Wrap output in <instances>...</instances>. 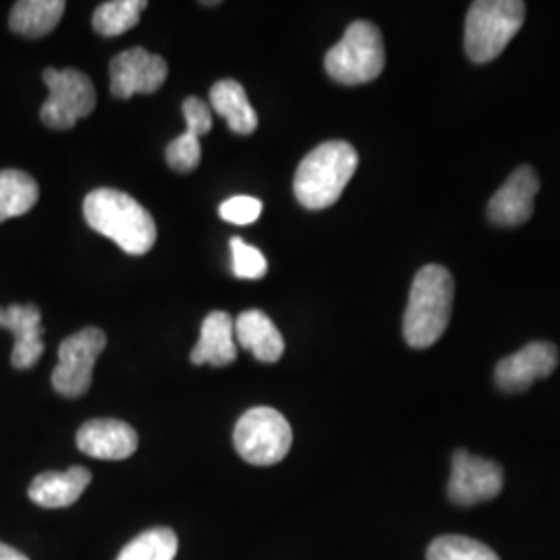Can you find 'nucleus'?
Instances as JSON below:
<instances>
[{"label": "nucleus", "instance_id": "1", "mask_svg": "<svg viewBox=\"0 0 560 560\" xmlns=\"http://www.w3.org/2000/svg\"><path fill=\"white\" fill-rule=\"evenodd\" d=\"M88 224L104 237L115 241L129 256H143L156 243V224L152 214L119 189H94L83 201Z\"/></svg>", "mask_w": 560, "mask_h": 560}, {"label": "nucleus", "instance_id": "2", "mask_svg": "<svg viewBox=\"0 0 560 560\" xmlns=\"http://www.w3.org/2000/svg\"><path fill=\"white\" fill-rule=\"evenodd\" d=\"M455 300V280L451 272L439 266L428 264L416 275L409 303L402 318V335L409 347L428 349L448 328Z\"/></svg>", "mask_w": 560, "mask_h": 560}, {"label": "nucleus", "instance_id": "3", "mask_svg": "<svg viewBox=\"0 0 560 560\" xmlns=\"http://www.w3.org/2000/svg\"><path fill=\"white\" fill-rule=\"evenodd\" d=\"M358 152L347 141H324L314 148L295 173L293 191L307 210H324L339 201L358 171Z\"/></svg>", "mask_w": 560, "mask_h": 560}, {"label": "nucleus", "instance_id": "4", "mask_svg": "<svg viewBox=\"0 0 560 560\" xmlns=\"http://www.w3.org/2000/svg\"><path fill=\"white\" fill-rule=\"evenodd\" d=\"M525 21L521 0H478L469 7L465 21V52L483 65L499 59Z\"/></svg>", "mask_w": 560, "mask_h": 560}, {"label": "nucleus", "instance_id": "5", "mask_svg": "<svg viewBox=\"0 0 560 560\" xmlns=\"http://www.w3.org/2000/svg\"><path fill=\"white\" fill-rule=\"evenodd\" d=\"M384 42L381 30L370 21H353L345 36L324 57L326 73L342 85L374 81L384 71Z\"/></svg>", "mask_w": 560, "mask_h": 560}, {"label": "nucleus", "instance_id": "6", "mask_svg": "<svg viewBox=\"0 0 560 560\" xmlns=\"http://www.w3.org/2000/svg\"><path fill=\"white\" fill-rule=\"evenodd\" d=\"M235 448L252 465H275L289 455L293 430L284 416L272 407H254L235 425Z\"/></svg>", "mask_w": 560, "mask_h": 560}, {"label": "nucleus", "instance_id": "7", "mask_svg": "<svg viewBox=\"0 0 560 560\" xmlns=\"http://www.w3.org/2000/svg\"><path fill=\"white\" fill-rule=\"evenodd\" d=\"M44 83L48 85V98L42 104L40 119L50 129H71L96 108V90L81 71L46 69Z\"/></svg>", "mask_w": 560, "mask_h": 560}, {"label": "nucleus", "instance_id": "8", "mask_svg": "<svg viewBox=\"0 0 560 560\" xmlns=\"http://www.w3.org/2000/svg\"><path fill=\"white\" fill-rule=\"evenodd\" d=\"M104 347L106 335L96 326L83 328L69 339L62 340L59 347V365L52 372L55 390L67 399L83 397L92 386L94 365Z\"/></svg>", "mask_w": 560, "mask_h": 560}, {"label": "nucleus", "instance_id": "9", "mask_svg": "<svg viewBox=\"0 0 560 560\" xmlns=\"http://www.w3.org/2000/svg\"><path fill=\"white\" fill-rule=\"evenodd\" d=\"M502 469L499 463L474 457L467 451L453 455V471L448 481V499L459 506L492 501L501 494Z\"/></svg>", "mask_w": 560, "mask_h": 560}, {"label": "nucleus", "instance_id": "10", "mask_svg": "<svg viewBox=\"0 0 560 560\" xmlns=\"http://www.w3.org/2000/svg\"><path fill=\"white\" fill-rule=\"evenodd\" d=\"M166 75V60L140 46L129 48L110 60V90L120 101H127L133 94L159 92Z\"/></svg>", "mask_w": 560, "mask_h": 560}, {"label": "nucleus", "instance_id": "11", "mask_svg": "<svg viewBox=\"0 0 560 560\" xmlns=\"http://www.w3.org/2000/svg\"><path fill=\"white\" fill-rule=\"evenodd\" d=\"M559 365V349L548 340H534L517 353L499 361L494 381L504 393H523L536 381L548 378Z\"/></svg>", "mask_w": 560, "mask_h": 560}, {"label": "nucleus", "instance_id": "12", "mask_svg": "<svg viewBox=\"0 0 560 560\" xmlns=\"http://www.w3.org/2000/svg\"><path fill=\"white\" fill-rule=\"evenodd\" d=\"M540 191L538 173L520 166L488 201V219L499 226H520L532 219L534 200Z\"/></svg>", "mask_w": 560, "mask_h": 560}, {"label": "nucleus", "instance_id": "13", "mask_svg": "<svg viewBox=\"0 0 560 560\" xmlns=\"http://www.w3.org/2000/svg\"><path fill=\"white\" fill-rule=\"evenodd\" d=\"M0 328L15 337L11 363L15 370H30L44 353L42 312L36 305H9L0 307Z\"/></svg>", "mask_w": 560, "mask_h": 560}, {"label": "nucleus", "instance_id": "14", "mask_svg": "<svg viewBox=\"0 0 560 560\" xmlns=\"http://www.w3.org/2000/svg\"><path fill=\"white\" fill-rule=\"evenodd\" d=\"M81 453L102 460H122L138 451V432L119 420H92L78 432Z\"/></svg>", "mask_w": 560, "mask_h": 560}, {"label": "nucleus", "instance_id": "15", "mask_svg": "<svg viewBox=\"0 0 560 560\" xmlns=\"http://www.w3.org/2000/svg\"><path fill=\"white\" fill-rule=\"evenodd\" d=\"M237 360L235 322L226 312H212L201 324V335L196 349L191 351V363L196 365H231Z\"/></svg>", "mask_w": 560, "mask_h": 560}, {"label": "nucleus", "instance_id": "16", "mask_svg": "<svg viewBox=\"0 0 560 560\" xmlns=\"http://www.w3.org/2000/svg\"><path fill=\"white\" fill-rule=\"evenodd\" d=\"M92 483V474L85 467H71L67 471H46L32 481L27 494L32 502L44 509H65L80 501L85 488Z\"/></svg>", "mask_w": 560, "mask_h": 560}, {"label": "nucleus", "instance_id": "17", "mask_svg": "<svg viewBox=\"0 0 560 560\" xmlns=\"http://www.w3.org/2000/svg\"><path fill=\"white\" fill-rule=\"evenodd\" d=\"M235 337L243 349L264 363H275L284 353V339L279 328L260 310L241 312L235 320Z\"/></svg>", "mask_w": 560, "mask_h": 560}, {"label": "nucleus", "instance_id": "18", "mask_svg": "<svg viewBox=\"0 0 560 560\" xmlns=\"http://www.w3.org/2000/svg\"><path fill=\"white\" fill-rule=\"evenodd\" d=\"M212 108L226 119L233 133L252 136L258 129V115L247 101L240 81L222 80L210 90Z\"/></svg>", "mask_w": 560, "mask_h": 560}, {"label": "nucleus", "instance_id": "19", "mask_svg": "<svg viewBox=\"0 0 560 560\" xmlns=\"http://www.w3.org/2000/svg\"><path fill=\"white\" fill-rule=\"evenodd\" d=\"M65 7L62 0H21L11 11L9 27L25 38H42L59 25Z\"/></svg>", "mask_w": 560, "mask_h": 560}, {"label": "nucleus", "instance_id": "20", "mask_svg": "<svg viewBox=\"0 0 560 560\" xmlns=\"http://www.w3.org/2000/svg\"><path fill=\"white\" fill-rule=\"evenodd\" d=\"M40 198V187L23 171H0V222L27 214Z\"/></svg>", "mask_w": 560, "mask_h": 560}, {"label": "nucleus", "instance_id": "21", "mask_svg": "<svg viewBox=\"0 0 560 560\" xmlns=\"http://www.w3.org/2000/svg\"><path fill=\"white\" fill-rule=\"evenodd\" d=\"M148 7L145 0H110L104 2L94 18H92V25L94 30L106 36V38H117L120 34L133 30L138 25L141 18V11Z\"/></svg>", "mask_w": 560, "mask_h": 560}, {"label": "nucleus", "instance_id": "22", "mask_svg": "<svg viewBox=\"0 0 560 560\" xmlns=\"http://www.w3.org/2000/svg\"><path fill=\"white\" fill-rule=\"evenodd\" d=\"M177 550V534L171 527H154L129 541L117 560H175Z\"/></svg>", "mask_w": 560, "mask_h": 560}, {"label": "nucleus", "instance_id": "23", "mask_svg": "<svg viewBox=\"0 0 560 560\" xmlns=\"http://www.w3.org/2000/svg\"><path fill=\"white\" fill-rule=\"evenodd\" d=\"M428 560H501L486 544L465 536H442L428 548Z\"/></svg>", "mask_w": 560, "mask_h": 560}, {"label": "nucleus", "instance_id": "24", "mask_svg": "<svg viewBox=\"0 0 560 560\" xmlns=\"http://www.w3.org/2000/svg\"><path fill=\"white\" fill-rule=\"evenodd\" d=\"M231 254H233V275L237 279L258 280L266 277L268 261L258 247L247 245L240 237L231 240Z\"/></svg>", "mask_w": 560, "mask_h": 560}, {"label": "nucleus", "instance_id": "25", "mask_svg": "<svg viewBox=\"0 0 560 560\" xmlns=\"http://www.w3.org/2000/svg\"><path fill=\"white\" fill-rule=\"evenodd\" d=\"M201 161L200 138L191 133H183L168 143L166 148V162L177 173H191L198 168Z\"/></svg>", "mask_w": 560, "mask_h": 560}, {"label": "nucleus", "instance_id": "26", "mask_svg": "<svg viewBox=\"0 0 560 560\" xmlns=\"http://www.w3.org/2000/svg\"><path fill=\"white\" fill-rule=\"evenodd\" d=\"M222 221L231 224H252L261 217V201L252 196H235L231 200L222 201L221 210Z\"/></svg>", "mask_w": 560, "mask_h": 560}, {"label": "nucleus", "instance_id": "27", "mask_svg": "<svg viewBox=\"0 0 560 560\" xmlns=\"http://www.w3.org/2000/svg\"><path fill=\"white\" fill-rule=\"evenodd\" d=\"M183 117L187 122V133L201 138L212 131V113L206 102L191 96L183 102Z\"/></svg>", "mask_w": 560, "mask_h": 560}, {"label": "nucleus", "instance_id": "28", "mask_svg": "<svg viewBox=\"0 0 560 560\" xmlns=\"http://www.w3.org/2000/svg\"><path fill=\"white\" fill-rule=\"evenodd\" d=\"M0 560H30L23 552L13 546H7L0 541Z\"/></svg>", "mask_w": 560, "mask_h": 560}]
</instances>
